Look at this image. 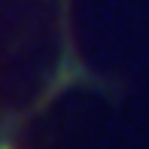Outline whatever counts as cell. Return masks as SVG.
I'll return each mask as SVG.
<instances>
[{"label": "cell", "instance_id": "obj_1", "mask_svg": "<svg viewBox=\"0 0 149 149\" xmlns=\"http://www.w3.org/2000/svg\"><path fill=\"white\" fill-rule=\"evenodd\" d=\"M0 149H15V146H12V140H6V137H3V140H0Z\"/></svg>", "mask_w": 149, "mask_h": 149}]
</instances>
